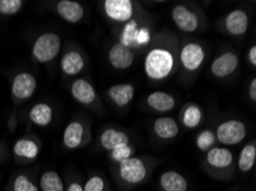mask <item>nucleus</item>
I'll return each instance as SVG.
<instances>
[{
  "mask_svg": "<svg viewBox=\"0 0 256 191\" xmlns=\"http://www.w3.org/2000/svg\"><path fill=\"white\" fill-rule=\"evenodd\" d=\"M246 125L240 120H228L217 127L216 139L226 146H236L246 138Z\"/></svg>",
  "mask_w": 256,
  "mask_h": 191,
  "instance_id": "nucleus-5",
  "label": "nucleus"
},
{
  "mask_svg": "<svg viewBox=\"0 0 256 191\" xmlns=\"http://www.w3.org/2000/svg\"><path fill=\"white\" fill-rule=\"evenodd\" d=\"M150 41V32L147 28H139L137 46H145Z\"/></svg>",
  "mask_w": 256,
  "mask_h": 191,
  "instance_id": "nucleus-33",
  "label": "nucleus"
},
{
  "mask_svg": "<svg viewBox=\"0 0 256 191\" xmlns=\"http://www.w3.org/2000/svg\"><path fill=\"white\" fill-rule=\"evenodd\" d=\"M172 21L184 32H193L199 26V18L196 14L183 5L174 6L172 11Z\"/></svg>",
  "mask_w": 256,
  "mask_h": 191,
  "instance_id": "nucleus-9",
  "label": "nucleus"
},
{
  "mask_svg": "<svg viewBox=\"0 0 256 191\" xmlns=\"http://www.w3.org/2000/svg\"><path fill=\"white\" fill-rule=\"evenodd\" d=\"M40 191H64V183L56 171H46L40 178Z\"/></svg>",
  "mask_w": 256,
  "mask_h": 191,
  "instance_id": "nucleus-25",
  "label": "nucleus"
},
{
  "mask_svg": "<svg viewBox=\"0 0 256 191\" xmlns=\"http://www.w3.org/2000/svg\"><path fill=\"white\" fill-rule=\"evenodd\" d=\"M134 88L131 84H118L108 89V96L118 107H126L134 99Z\"/></svg>",
  "mask_w": 256,
  "mask_h": 191,
  "instance_id": "nucleus-21",
  "label": "nucleus"
},
{
  "mask_svg": "<svg viewBox=\"0 0 256 191\" xmlns=\"http://www.w3.org/2000/svg\"><path fill=\"white\" fill-rule=\"evenodd\" d=\"M61 38L56 32H45L38 36L32 45L34 60L40 64H48L59 55Z\"/></svg>",
  "mask_w": 256,
  "mask_h": 191,
  "instance_id": "nucleus-2",
  "label": "nucleus"
},
{
  "mask_svg": "<svg viewBox=\"0 0 256 191\" xmlns=\"http://www.w3.org/2000/svg\"><path fill=\"white\" fill-rule=\"evenodd\" d=\"M104 8L107 16L116 22H126L134 15V3L130 0H106Z\"/></svg>",
  "mask_w": 256,
  "mask_h": 191,
  "instance_id": "nucleus-7",
  "label": "nucleus"
},
{
  "mask_svg": "<svg viewBox=\"0 0 256 191\" xmlns=\"http://www.w3.org/2000/svg\"><path fill=\"white\" fill-rule=\"evenodd\" d=\"M110 63L118 70H126L132 65L134 55L132 50L126 47L122 44H115L108 53Z\"/></svg>",
  "mask_w": 256,
  "mask_h": 191,
  "instance_id": "nucleus-16",
  "label": "nucleus"
},
{
  "mask_svg": "<svg viewBox=\"0 0 256 191\" xmlns=\"http://www.w3.org/2000/svg\"><path fill=\"white\" fill-rule=\"evenodd\" d=\"M53 117V108L48 103L40 102L34 104L29 111L30 123H32L38 127H48L52 123Z\"/></svg>",
  "mask_w": 256,
  "mask_h": 191,
  "instance_id": "nucleus-19",
  "label": "nucleus"
},
{
  "mask_svg": "<svg viewBox=\"0 0 256 191\" xmlns=\"http://www.w3.org/2000/svg\"><path fill=\"white\" fill-rule=\"evenodd\" d=\"M206 163L212 170L224 171L230 169L234 164V155L226 148H212L207 151Z\"/></svg>",
  "mask_w": 256,
  "mask_h": 191,
  "instance_id": "nucleus-14",
  "label": "nucleus"
},
{
  "mask_svg": "<svg viewBox=\"0 0 256 191\" xmlns=\"http://www.w3.org/2000/svg\"><path fill=\"white\" fill-rule=\"evenodd\" d=\"M83 191H106V181L100 175H92L85 182Z\"/></svg>",
  "mask_w": 256,
  "mask_h": 191,
  "instance_id": "nucleus-32",
  "label": "nucleus"
},
{
  "mask_svg": "<svg viewBox=\"0 0 256 191\" xmlns=\"http://www.w3.org/2000/svg\"><path fill=\"white\" fill-rule=\"evenodd\" d=\"M36 89L37 79L32 73L26 71L18 72L12 79L10 93L16 105L28 101L34 94Z\"/></svg>",
  "mask_w": 256,
  "mask_h": 191,
  "instance_id": "nucleus-4",
  "label": "nucleus"
},
{
  "mask_svg": "<svg viewBox=\"0 0 256 191\" xmlns=\"http://www.w3.org/2000/svg\"><path fill=\"white\" fill-rule=\"evenodd\" d=\"M129 142L130 139L126 133H124L122 131L114 130V128L106 130L102 135H100V144H102L104 149L110 151L115 149L116 147L122 146V144H126Z\"/></svg>",
  "mask_w": 256,
  "mask_h": 191,
  "instance_id": "nucleus-23",
  "label": "nucleus"
},
{
  "mask_svg": "<svg viewBox=\"0 0 256 191\" xmlns=\"http://www.w3.org/2000/svg\"><path fill=\"white\" fill-rule=\"evenodd\" d=\"M22 0H0V15L2 16H14L23 8Z\"/></svg>",
  "mask_w": 256,
  "mask_h": 191,
  "instance_id": "nucleus-29",
  "label": "nucleus"
},
{
  "mask_svg": "<svg viewBox=\"0 0 256 191\" xmlns=\"http://www.w3.org/2000/svg\"><path fill=\"white\" fill-rule=\"evenodd\" d=\"M215 142H216V136L212 131L209 130L202 131L196 138V147L198 149L202 151V153L210 150Z\"/></svg>",
  "mask_w": 256,
  "mask_h": 191,
  "instance_id": "nucleus-30",
  "label": "nucleus"
},
{
  "mask_svg": "<svg viewBox=\"0 0 256 191\" xmlns=\"http://www.w3.org/2000/svg\"><path fill=\"white\" fill-rule=\"evenodd\" d=\"M64 191H83V186L80 181L72 180L67 187H64Z\"/></svg>",
  "mask_w": 256,
  "mask_h": 191,
  "instance_id": "nucleus-34",
  "label": "nucleus"
},
{
  "mask_svg": "<svg viewBox=\"0 0 256 191\" xmlns=\"http://www.w3.org/2000/svg\"><path fill=\"white\" fill-rule=\"evenodd\" d=\"M248 58H250V62L252 63L253 67L256 65V46H252V48L250 49V53H248Z\"/></svg>",
  "mask_w": 256,
  "mask_h": 191,
  "instance_id": "nucleus-36",
  "label": "nucleus"
},
{
  "mask_svg": "<svg viewBox=\"0 0 256 191\" xmlns=\"http://www.w3.org/2000/svg\"><path fill=\"white\" fill-rule=\"evenodd\" d=\"M239 65V58L232 52H226L212 63L210 71L217 78H224L234 73Z\"/></svg>",
  "mask_w": 256,
  "mask_h": 191,
  "instance_id": "nucleus-13",
  "label": "nucleus"
},
{
  "mask_svg": "<svg viewBox=\"0 0 256 191\" xmlns=\"http://www.w3.org/2000/svg\"><path fill=\"white\" fill-rule=\"evenodd\" d=\"M85 67V61L80 50L75 48L68 49L64 53L60 61L61 72L67 77L80 75Z\"/></svg>",
  "mask_w": 256,
  "mask_h": 191,
  "instance_id": "nucleus-10",
  "label": "nucleus"
},
{
  "mask_svg": "<svg viewBox=\"0 0 256 191\" xmlns=\"http://www.w3.org/2000/svg\"><path fill=\"white\" fill-rule=\"evenodd\" d=\"M118 178L124 185L136 187L142 185L148 177V165L138 157H130L118 164Z\"/></svg>",
  "mask_w": 256,
  "mask_h": 191,
  "instance_id": "nucleus-3",
  "label": "nucleus"
},
{
  "mask_svg": "<svg viewBox=\"0 0 256 191\" xmlns=\"http://www.w3.org/2000/svg\"><path fill=\"white\" fill-rule=\"evenodd\" d=\"M154 132L162 140H172L178 135L180 127L170 117H160L154 122Z\"/></svg>",
  "mask_w": 256,
  "mask_h": 191,
  "instance_id": "nucleus-22",
  "label": "nucleus"
},
{
  "mask_svg": "<svg viewBox=\"0 0 256 191\" xmlns=\"http://www.w3.org/2000/svg\"><path fill=\"white\" fill-rule=\"evenodd\" d=\"M202 120V111L196 104H188L183 114V124L188 128H196Z\"/></svg>",
  "mask_w": 256,
  "mask_h": 191,
  "instance_id": "nucleus-28",
  "label": "nucleus"
},
{
  "mask_svg": "<svg viewBox=\"0 0 256 191\" xmlns=\"http://www.w3.org/2000/svg\"><path fill=\"white\" fill-rule=\"evenodd\" d=\"M85 139V127L83 123L72 120L64 128L62 143L67 150H76L83 146Z\"/></svg>",
  "mask_w": 256,
  "mask_h": 191,
  "instance_id": "nucleus-12",
  "label": "nucleus"
},
{
  "mask_svg": "<svg viewBox=\"0 0 256 191\" xmlns=\"http://www.w3.org/2000/svg\"><path fill=\"white\" fill-rule=\"evenodd\" d=\"M158 183L162 191H188V189L186 178L176 171H166L162 173Z\"/></svg>",
  "mask_w": 256,
  "mask_h": 191,
  "instance_id": "nucleus-18",
  "label": "nucleus"
},
{
  "mask_svg": "<svg viewBox=\"0 0 256 191\" xmlns=\"http://www.w3.org/2000/svg\"><path fill=\"white\" fill-rule=\"evenodd\" d=\"M147 104L155 111L158 112H168L172 111L176 105V100L172 95L166 92H153L147 96Z\"/></svg>",
  "mask_w": 256,
  "mask_h": 191,
  "instance_id": "nucleus-20",
  "label": "nucleus"
},
{
  "mask_svg": "<svg viewBox=\"0 0 256 191\" xmlns=\"http://www.w3.org/2000/svg\"><path fill=\"white\" fill-rule=\"evenodd\" d=\"M56 13L64 19V21L76 24L84 17V7L80 2L72 0H60L54 6Z\"/></svg>",
  "mask_w": 256,
  "mask_h": 191,
  "instance_id": "nucleus-11",
  "label": "nucleus"
},
{
  "mask_svg": "<svg viewBox=\"0 0 256 191\" xmlns=\"http://www.w3.org/2000/svg\"><path fill=\"white\" fill-rule=\"evenodd\" d=\"M256 162V147L254 143H248L242 148L238 158V169L240 172L248 173L253 170Z\"/></svg>",
  "mask_w": 256,
  "mask_h": 191,
  "instance_id": "nucleus-26",
  "label": "nucleus"
},
{
  "mask_svg": "<svg viewBox=\"0 0 256 191\" xmlns=\"http://www.w3.org/2000/svg\"><path fill=\"white\" fill-rule=\"evenodd\" d=\"M10 191H40V185L26 173L15 174L10 182Z\"/></svg>",
  "mask_w": 256,
  "mask_h": 191,
  "instance_id": "nucleus-24",
  "label": "nucleus"
},
{
  "mask_svg": "<svg viewBox=\"0 0 256 191\" xmlns=\"http://www.w3.org/2000/svg\"><path fill=\"white\" fill-rule=\"evenodd\" d=\"M172 68L174 56L166 49H152L145 58V72L153 80L164 79L172 71Z\"/></svg>",
  "mask_w": 256,
  "mask_h": 191,
  "instance_id": "nucleus-1",
  "label": "nucleus"
},
{
  "mask_svg": "<svg viewBox=\"0 0 256 191\" xmlns=\"http://www.w3.org/2000/svg\"><path fill=\"white\" fill-rule=\"evenodd\" d=\"M2 147H0V163H2Z\"/></svg>",
  "mask_w": 256,
  "mask_h": 191,
  "instance_id": "nucleus-37",
  "label": "nucleus"
},
{
  "mask_svg": "<svg viewBox=\"0 0 256 191\" xmlns=\"http://www.w3.org/2000/svg\"><path fill=\"white\" fill-rule=\"evenodd\" d=\"M138 32H139V28L137 23L134 21L128 22L126 26H124L121 37H120V40H121L120 41V44H122L128 48L137 47Z\"/></svg>",
  "mask_w": 256,
  "mask_h": 191,
  "instance_id": "nucleus-27",
  "label": "nucleus"
},
{
  "mask_svg": "<svg viewBox=\"0 0 256 191\" xmlns=\"http://www.w3.org/2000/svg\"><path fill=\"white\" fill-rule=\"evenodd\" d=\"M226 26L232 36H242L248 29V16L242 9H234L228 14Z\"/></svg>",
  "mask_w": 256,
  "mask_h": 191,
  "instance_id": "nucleus-17",
  "label": "nucleus"
},
{
  "mask_svg": "<svg viewBox=\"0 0 256 191\" xmlns=\"http://www.w3.org/2000/svg\"><path fill=\"white\" fill-rule=\"evenodd\" d=\"M70 93L74 99L83 105H90L96 99L94 87L86 79H83V78H78V79L72 81Z\"/></svg>",
  "mask_w": 256,
  "mask_h": 191,
  "instance_id": "nucleus-15",
  "label": "nucleus"
},
{
  "mask_svg": "<svg viewBox=\"0 0 256 191\" xmlns=\"http://www.w3.org/2000/svg\"><path fill=\"white\" fill-rule=\"evenodd\" d=\"M132 154H134L132 147H131L129 143H126V144H122V146L116 147L115 149L112 150L110 158L113 162L121 164L122 162L126 161V159L132 157Z\"/></svg>",
  "mask_w": 256,
  "mask_h": 191,
  "instance_id": "nucleus-31",
  "label": "nucleus"
},
{
  "mask_svg": "<svg viewBox=\"0 0 256 191\" xmlns=\"http://www.w3.org/2000/svg\"><path fill=\"white\" fill-rule=\"evenodd\" d=\"M248 93H250V97L252 99V101H254L255 102L256 101V78H254V79L252 80Z\"/></svg>",
  "mask_w": 256,
  "mask_h": 191,
  "instance_id": "nucleus-35",
  "label": "nucleus"
},
{
  "mask_svg": "<svg viewBox=\"0 0 256 191\" xmlns=\"http://www.w3.org/2000/svg\"><path fill=\"white\" fill-rule=\"evenodd\" d=\"M40 154V141L31 136H23L14 143L13 156L18 164L32 163Z\"/></svg>",
  "mask_w": 256,
  "mask_h": 191,
  "instance_id": "nucleus-6",
  "label": "nucleus"
},
{
  "mask_svg": "<svg viewBox=\"0 0 256 191\" xmlns=\"http://www.w3.org/2000/svg\"><path fill=\"white\" fill-rule=\"evenodd\" d=\"M204 60V49L200 44L190 42L182 48L180 62L188 71H196Z\"/></svg>",
  "mask_w": 256,
  "mask_h": 191,
  "instance_id": "nucleus-8",
  "label": "nucleus"
}]
</instances>
